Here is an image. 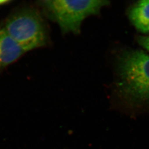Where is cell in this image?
<instances>
[{
  "instance_id": "8992f818",
  "label": "cell",
  "mask_w": 149,
  "mask_h": 149,
  "mask_svg": "<svg viewBox=\"0 0 149 149\" xmlns=\"http://www.w3.org/2000/svg\"><path fill=\"white\" fill-rule=\"evenodd\" d=\"M138 40L139 44L149 52V36H140Z\"/></svg>"
},
{
  "instance_id": "7a4b0ae2",
  "label": "cell",
  "mask_w": 149,
  "mask_h": 149,
  "mask_svg": "<svg viewBox=\"0 0 149 149\" xmlns=\"http://www.w3.org/2000/svg\"><path fill=\"white\" fill-rule=\"evenodd\" d=\"M38 3L47 17L58 24L63 34L80 33L86 17L99 14L103 7L110 4L105 0H45Z\"/></svg>"
},
{
  "instance_id": "3957f363",
  "label": "cell",
  "mask_w": 149,
  "mask_h": 149,
  "mask_svg": "<svg viewBox=\"0 0 149 149\" xmlns=\"http://www.w3.org/2000/svg\"><path fill=\"white\" fill-rule=\"evenodd\" d=\"M3 27L26 52L45 47L49 42L45 20L33 7L19 9L7 18Z\"/></svg>"
},
{
  "instance_id": "5b68a950",
  "label": "cell",
  "mask_w": 149,
  "mask_h": 149,
  "mask_svg": "<svg viewBox=\"0 0 149 149\" xmlns=\"http://www.w3.org/2000/svg\"><path fill=\"white\" fill-rule=\"evenodd\" d=\"M128 17L139 32L149 33V0H143L135 3L130 9Z\"/></svg>"
},
{
  "instance_id": "277c9868",
  "label": "cell",
  "mask_w": 149,
  "mask_h": 149,
  "mask_svg": "<svg viewBox=\"0 0 149 149\" xmlns=\"http://www.w3.org/2000/svg\"><path fill=\"white\" fill-rule=\"evenodd\" d=\"M26 52L3 27H0V70L16 61Z\"/></svg>"
},
{
  "instance_id": "52a82bcc",
  "label": "cell",
  "mask_w": 149,
  "mask_h": 149,
  "mask_svg": "<svg viewBox=\"0 0 149 149\" xmlns=\"http://www.w3.org/2000/svg\"><path fill=\"white\" fill-rule=\"evenodd\" d=\"M11 2V1H6V0H0V6H2V5H4V4H6L8 3Z\"/></svg>"
},
{
  "instance_id": "6da1fadb",
  "label": "cell",
  "mask_w": 149,
  "mask_h": 149,
  "mask_svg": "<svg viewBox=\"0 0 149 149\" xmlns=\"http://www.w3.org/2000/svg\"><path fill=\"white\" fill-rule=\"evenodd\" d=\"M117 88L130 105H149V55L140 50L123 53L117 64Z\"/></svg>"
}]
</instances>
